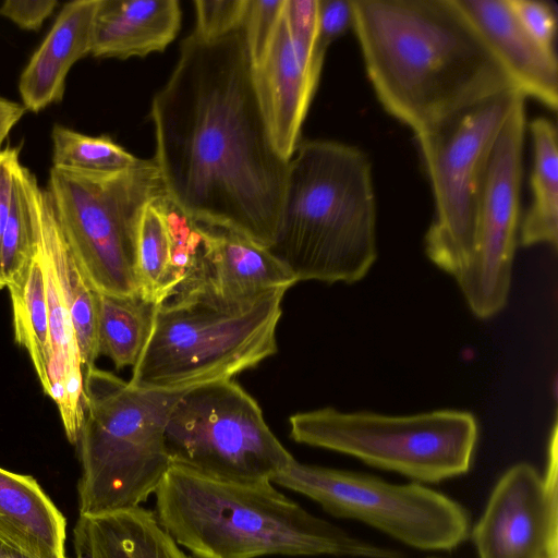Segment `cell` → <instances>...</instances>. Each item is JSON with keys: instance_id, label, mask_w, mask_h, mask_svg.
<instances>
[{"instance_id": "obj_36", "label": "cell", "mask_w": 558, "mask_h": 558, "mask_svg": "<svg viewBox=\"0 0 558 558\" xmlns=\"http://www.w3.org/2000/svg\"><path fill=\"white\" fill-rule=\"evenodd\" d=\"M0 558H38L13 543L0 537Z\"/></svg>"}, {"instance_id": "obj_13", "label": "cell", "mask_w": 558, "mask_h": 558, "mask_svg": "<svg viewBox=\"0 0 558 558\" xmlns=\"http://www.w3.org/2000/svg\"><path fill=\"white\" fill-rule=\"evenodd\" d=\"M556 464L544 476L526 462L501 475L472 529L480 558H558Z\"/></svg>"}, {"instance_id": "obj_30", "label": "cell", "mask_w": 558, "mask_h": 558, "mask_svg": "<svg viewBox=\"0 0 558 558\" xmlns=\"http://www.w3.org/2000/svg\"><path fill=\"white\" fill-rule=\"evenodd\" d=\"M194 34L204 41L218 40L241 28L247 0H196Z\"/></svg>"}, {"instance_id": "obj_28", "label": "cell", "mask_w": 558, "mask_h": 558, "mask_svg": "<svg viewBox=\"0 0 558 558\" xmlns=\"http://www.w3.org/2000/svg\"><path fill=\"white\" fill-rule=\"evenodd\" d=\"M159 197L144 207L136 241L138 292L155 304L160 303L171 259V238Z\"/></svg>"}, {"instance_id": "obj_33", "label": "cell", "mask_w": 558, "mask_h": 558, "mask_svg": "<svg viewBox=\"0 0 558 558\" xmlns=\"http://www.w3.org/2000/svg\"><path fill=\"white\" fill-rule=\"evenodd\" d=\"M58 4L56 0H5L0 5V16L22 29L37 31Z\"/></svg>"}, {"instance_id": "obj_32", "label": "cell", "mask_w": 558, "mask_h": 558, "mask_svg": "<svg viewBox=\"0 0 558 558\" xmlns=\"http://www.w3.org/2000/svg\"><path fill=\"white\" fill-rule=\"evenodd\" d=\"M353 25L351 0H318L317 49L326 54L328 47Z\"/></svg>"}, {"instance_id": "obj_4", "label": "cell", "mask_w": 558, "mask_h": 558, "mask_svg": "<svg viewBox=\"0 0 558 558\" xmlns=\"http://www.w3.org/2000/svg\"><path fill=\"white\" fill-rule=\"evenodd\" d=\"M268 250L298 282L363 279L378 255L366 154L333 141L300 142L289 160L279 227Z\"/></svg>"}, {"instance_id": "obj_34", "label": "cell", "mask_w": 558, "mask_h": 558, "mask_svg": "<svg viewBox=\"0 0 558 558\" xmlns=\"http://www.w3.org/2000/svg\"><path fill=\"white\" fill-rule=\"evenodd\" d=\"M21 163L20 149H0V290L5 287L1 270V247L10 211L15 171Z\"/></svg>"}, {"instance_id": "obj_14", "label": "cell", "mask_w": 558, "mask_h": 558, "mask_svg": "<svg viewBox=\"0 0 558 558\" xmlns=\"http://www.w3.org/2000/svg\"><path fill=\"white\" fill-rule=\"evenodd\" d=\"M323 63L324 58L293 43L282 11L266 56L252 68V76L271 142L287 161L300 143Z\"/></svg>"}, {"instance_id": "obj_12", "label": "cell", "mask_w": 558, "mask_h": 558, "mask_svg": "<svg viewBox=\"0 0 558 558\" xmlns=\"http://www.w3.org/2000/svg\"><path fill=\"white\" fill-rule=\"evenodd\" d=\"M525 96L520 95L488 159L471 262L456 280L471 312L487 319L507 305L520 220Z\"/></svg>"}, {"instance_id": "obj_5", "label": "cell", "mask_w": 558, "mask_h": 558, "mask_svg": "<svg viewBox=\"0 0 558 558\" xmlns=\"http://www.w3.org/2000/svg\"><path fill=\"white\" fill-rule=\"evenodd\" d=\"M184 391L138 389L96 366L84 369L80 515L133 509L155 494L171 466L168 415Z\"/></svg>"}, {"instance_id": "obj_2", "label": "cell", "mask_w": 558, "mask_h": 558, "mask_svg": "<svg viewBox=\"0 0 558 558\" xmlns=\"http://www.w3.org/2000/svg\"><path fill=\"white\" fill-rule=\"evenodd\" d=\"M365 71L414 136L519 90L454 0H351Z\"/></svg>"}, {"instance_id": "obj_22", "label": "cell", "mask_w": 558, "mask_h": 558, "mask_svg": "<svg viewBox=\"0 0 558 558\" xmlns=\"http://www.w3.org/2000/svg\"><path fill=\"white\" fill-rule=\"evenodd\" d=\"M170 238L171 259L160 303H182L210 291L209 227L181 210L165 193L159 197Z\"/></svg>"}, {"instance_id": "obj_25", "label": "cell", "mask_w": 558, "mask_h": 558, "mask_svg": "<svg viewBox=\"0 0 558 558\" xmlns=\"http://www.w3.org/2000/svg\"><path fill=\"white\" fill-rule=\"evenodd\" d=\"M156 306L140 293L113 295L97 292L99 355L108 356L117 369L133 367L150 335Z\"/></svg>"}, {"instance_id": "obj_27", "label": "cell", "mask_w": 558, "mask_h": 558, "mask_svg": "<svg viewBox=\"0 0 558 558\" xmlns=\"http://www.w3.org/2000/svg\"><path fill=\"white\" fill-rule=\"evenodd\" d=\"M52 167L99 174H111L135 167L141 159L109 136H89L56 123L51 131Z\"/></svg>"}, {"instance_id": "obj_24", "label": "cell", "mask_w": 558, "mask_h": 558, "mask_svg": "<svg viewBox=\"0 0 558 558\" xmlns=\"http://www.w3.org/2000/svg\"><path fill=\"white\" fill-rule=\"evenodd\" d=\"M10 292L15 342L29 354L43 388L50 360L49 322L40 242L34 257L11 279Z\"/></svg>"}, {"instance_id": "obj_8", "label": "cell", "mask_w": 558, "mask_h": 558, "mask_svg": "<svg viewBox=\"0 0 558 558\" xmlns=\"http://www.w3.org/2000/svg\"><path fill=\"white\" fill-rule=\"evenodd\" d=\"M289 424L296 442L355 457L416 483L466 473L478 436L475 416L459 410L391 416L327 407L295 413Z\"/></svg>"}, {"instance_id": "obj_10", "label": "cell", "mask_w": 558, "mask_h": 558, "mask_svg": "<svg viewBox=\"0 0 558 558\" xmlns=\"http://www.w3.org/2000/svg\"><path fill=\"white\" fill-rule=\"evenodd\" d=\"M521 94L513 90L499 95L415 136L434 199V217L424 238L425 253L454 280L473 255L490 151Z\"/></svg>"}, {"instance_id": "obj_3", "label": "cell", "mask_w": 558, "mask_h": 558, "mask_svg": "<svg viewBox=\"0 0 558 558\" xmlns=\"http://www.w3.org/2000/svg\"><path fill=\"white\" fill-rule=\"evenodd\" d=\"M155 496L159 524L196 558H404L312 514L272 482L219 481L171 464Z\"/></svg>"}, {"instance_id": "obj_20", "label": "cell", "mask_w": 558, "mask_h": 558, "mask_svg": "<svg viewBox=\"0 0 558 558\" xmlns=\"http://www.w3.org/2000/svg\"><path fill=\"white\" fill-rule=\"evenodd\" d=\"M75 558H192L142 506L80 515L73 529Z\"/></svg>"}, {"instance_id": "obj_31", "label": "cell", "mask_w": 558, "mask_h": 558, "mask_svg": "<svg viewBox=\"0 0 558 558\" xmlns=\"http://www.w3.org/2000/svg\"><path fill=\"white\" fill-rule=\"evenodd\" d=\"M526 32L544 48L555 51L556 7L549 1L509 0Z\"/></svg>"}, {"instance_id": "obj_6", "label": "cell", "mask_w": 558, "mask_h": 558, "mask_svg": "<svg viewBox=\"0 0 558 558\" xmlns=\"http://www.w3.org/2000/svg\"><path fill=\"white\" fill-rule=\"evenodd\" d=\"M286 291L274 290L245 304H222L210 296L157 304L129 384L183 391L257 366L277 352Z\"/></svg>"}, {"instance_id": "obj_11", "label": "cell", "mask_w": 558, "mask_h": 558, "mask_svg": "<svg viewBox=\"0 0 558 558\" xmlns=\"http://www.w3.org/2000/svg\"><path fill=\"white\" fill-rule=\"evenodd\" d=\"M271 482L335 517L357 520L417 549L449 550L470 533L469 514L460 504L416 482L395 484L295 459Z\"/></svg>"}, {"instance_id": "obj_21", "label": "cell", "mask_w": 558, "mask_h": 558, "mask_svg": "<svg viewBox=\"0 0 558 558\" xmlns=\"http://www.w3.org/2000/svg\"><path fill=\"white\" fill-rule=\"evenodd\" d=\"M40 250L51 266L59 292L68 308L84 369L99 356L97 337V292L83 276L56 218L45 191Z\"/></svg>"}, {"instance_id": "obj_19", "label": "cell", "mask_w": 558, "mask_h": 558, "mask_svg": "<svg viewBox=\"0 0 558 558\" xmlns=\"http://www.w3.org/2000/svg\"><path fill=\"white\" fill-rule=\"evenodd\" d=\"M0 537L38 558H68L62 512L33 476L2 468Z\"/></svg>"}, {"instance_id": "obj_18", "label": "cell", "mask_w": 558, "mask_h": 558, "mask_svg": "<svg viewBox=\"0 0 558 558\" xmlns=\"http://www.w3.org/2000/svg\"><path fill=\"white\" fill-rule=\"evenodd\" d=\"M209 227L211 280L208 295L228 305L253 302L296 279L268 250L241 234Z\"/></svg>"}, {"instance_id": "obj_7", "label": "cell", "mask_w": 558, "mask_h": 558, "mask_svg": "<svg viewBox=\"0 0 558 558\" xmlns=\"http://www.w3.org/2000/svg\"><path fill=\"white\" fill-rule=\"evenodd\" d=\"M45 191L88 284L99 293H140V219L144 207L166 193L154 158L111 174L51 167Z\"/></svg>"}, {"instance_id": "obj_1", "label": "cell", "mask_w": 558, "mask_h": 558, "mask_svg": "<svg viewBox=\"0 0 558 558\" xmlns=\"http://www.w3.org/2000/svg\"><path fill=\"white\" fill-rule=\"evenodd\" d=\"M150 117L167 196L203 225L270 247L289 161L271 142L242 29L214 41L184 38Z\"/></svg>"}, {"instance_id": "obj_26", "label": "cell", "mask_w": 558, "mask_h": 558, "mask_svg": "<svg viewBox=\"0 0 558 558\" xmlns=\"http://www.w3.org/2000/svg\"><path fill=\"white\" fill-rule=\"evenodd\" d=\"M45 191L22 163L13 182L12 198L1 247V270L7 287L35 255L40 242Z\"/></svg>"}, {"instance_id": "obj_16", "label": "cell", "mask_w": 558, "mask_h": 558, "mask_svg": "<svg viewBox=\"0 0 558 558\" xmlns=\"http://www.w3.org/2000/svg\"><path fill=\"white\" fill-rule=\"evenodd\" d=\"M99 2L75 0L62 7L20 75L19 93L26 111L37 113L62 100L70 70L92 52Z\"/></svg>"}, {"instance_id": "obj_15", "label": "cell", "mask_w": 558, "mask_h": 558, "mask_svg": "<svg viewBox=\"0 0 558 558\" xmlns=\"http://www.w3.org/2000/svg\"><path fill=\"white\" fill-rule=\"evenodd\" d=\"M454 1L518 89L557 111L556 52L544 48L526 32L509 0Z\"/></svg>"}, {"instance_id": "obj_29", "label": "cell", "mask_w": 558, "mask_h": 558, "mask_svg": "<svg viewBox=\"0 0 558 558\" xmlns=\"http://www.w3.org/2000/svg\"><path fill=\"white\" fill-rule=\"evenodd\" d=\"M284 3L286 0H247L241 29L252 68L257 66L265 58Z\"/></svg>"}, {"instance_id": "obj_35", "label": "cell", "mask_w": 558, "mask_h": 558, "mask_svg": "<svg viewBox=\"0 0 558 558\" xmlns=\"http://www.w3.org/2000/svg\"><path fill=\"white\" fill-rule=\"evenodd\" d=\"M25 111L22 104L0 96V149L11 130L19 123Z\"/></svg>"}, {"instance_id": "obj_9", "label": "cell", "mask_w": 558, "mask_h": 558, "mask_svg": "<svg viewBox=\"0 0 558 558\" xmlns=\"http://www.w3.org/2000/svg\"><path fill=\"white\" fill-rule=\"evenodd\" d=\"M165 440L171 464L219 481L271 482L294 460L232 378L184 391L170 410Z\"/></svg>"}, {"instance_id": "obj_23", "label": "cell", "mask_w": 558, "mask_h": 558, "mask_svg": "<svg viewBox=\"0 0 558 558\" xmlns=\"http://www.w3.org/2000/svg\"><path fill=\"white\" fill-rule=\"evenodd\" d=\"M533 141L532 203L520 226V244H558V142L556 125L544 117L530 123Z\"/></svg>"}, {"instance_id": "obj_17", "label": "cell", "mask_w": 558, "mask_h": 558, "mask_svg": "<svg viewBox=\"0 0 558 558\" xmlns=\"http://www.w3.org/2000/svg\"><path fill=\"white\" fill-rule=\"evenodd\" d=\"M180 22L177 0H100L90 54L129 59L162 51L175 38Z\"/></svg>"}]
</instances>
